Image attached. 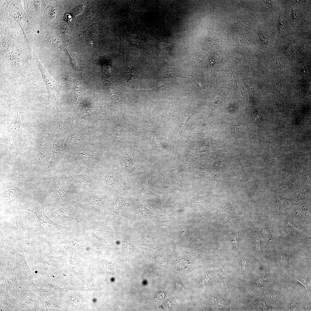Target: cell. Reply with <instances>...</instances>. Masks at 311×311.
<instances>
[{
    "instance_id": "obj_15",
    "label": "cell",
    "mask_w": 311,
    "mask_h": 311,
    "mask_svg": "<svg viewBox=\"0 0 311 311\" xmlns=\"http://www.w3.org/2000/svg\"><path fill=\"white\" fill-rule=\"evenodd\" d=\"M192 165V157L189 156L181 165L175 168L172 173L176 178H184L189 174V170L193 168Z\"/></svg>"
},
{
    "instance_id": "obj_9",
    "label": "cell",
    "mask_w": 311,
    "mask_h": 311,
    "mask_svg": "<svg viewBox=\"0 0 311 311\" xmlns=\"http://www.w3.org/2000/svg\"><path fill=\"white\" fill-rule=\"evenodd\" d=\"M23 54V49L16 46L9 50L4 56L14 70L29 80L22 74L21 69L20 62Z\"/></svg>"
},
{
    "instance_id": "obj_8",
    "label": "cell",
    "mask_w": 311,
    "mask_h": 311,
    "mask_svg": "<svg viewBox=\"0 0 311 311\" xmlns=\"http://www.w3.org/2000/svg\"><path fill=\"white\" fill-rule=\"evenodd\" d=\"M65 141V147L66 149L75 145L80 144L85 140L84 134L81 123H79L69 132Z\"/></svg>"
},
{
    "instance_id": "obj_37",
    "label": "cell",
    "mask_w": 311,
    "mask_h": 311,
    "mask_svg": "<svg viewBox=\"0 0 311 311\" xmlns=\"http://www.w3.org/2000/svg\"><path fill=\"white\" fill-rule=\"evenodd\" d=\"M274 82L275 83V88L276 89H277V90L282 92H283V91H284L282 86L280 85V84L278 83H276L275 82Z\"/></svg>"
},
{
    "instance_id": "obj_11",
    "label": "cell",
    "mask_w": 311,
    "mask_h": 311,
    "mask_svg": "<svg viewBox=\"0 0 311 311\" xmlns=\"http://www.w3.org/2000/svg\"><path fill=\"white\" fill-rule=\"evenodd\" d=\"M192 171L194 175L204 177L215 183H226L231 180L216 175L208 168L198 165L194 167Z\"/></svg>"
},
{
    "instance_id": "obj_22",
    "label": "cell",
    "mask_w": 311,
    "mask_h": 311,
    "mask_svg": "<svg viewBox=\"0 0 311 311\" xmlns=\"http://www.w3.org/2000/svg\"><path fill=\"white\" fill-rule=\"evenodd\" d=\"M191 149V153L199 155L202 153L207 151L208 148L206 144L201 143L198 141H193L189 145Z\"/></svg>"
},
{
    "instance_id": "obj_43",
    "label": "cell",
    "mask_w": 311,
    "mask_h": 311,
    "mask_svg": "<svg viewBox=\"0 0 311 311\" xmlns=\"http://www.w3.org/2000/svg\"><path fill=\"white\" fill-rule=\"evenodd\" d=\"M164 296V293H159L156 297V298L158 300H162V299H163Z\"/></svg>"
},
{
    "instance_id": "obj_10",
    "label": "cell",
    "mask_w": 311,
    "mask_h": 311,
    "mask_svg": "<svg viewBox=\"0 0 311 311\" xmlns=\"http://www.w3.org/2000/svg\"><path fill=\"white\" fill-rule=\"evenodd\" d=\"M46 202L54 203L61 200L66 194L65 189L58 184L55 181H51L48 185Z\"/></svg>"
},
{
    "instance_id": "obj_42",
    "label": "cell",
    "mask_w": 311,
    "mask_h": 311,
    "mask_svg": "<svg viewBox=\"0 0 311 311\" xmlns=\"http://www.w3.org/2000/svg\"><path fill=\"white\" fill-rule=\"evenodd\" d=\"M65 19L68 22H70L72 20V17L69 14H67L65 15Z\"/></svg>"
},
{
    "instance_id": "obj_17",
    "label": "cell",
    "mask_w": 311,
    "mask_h": 311,
    "mask_svg": "<svg viewBox=\"0 0 311 311\" xmlns=\"http://www.w3.org/2000/svg\"><path fill=\"white\" fill-rule=\"evenodd\" d=\"M142 137H145L154 143L160 149L163 153L171 156L167 152L163 145L161 139L159 135L153 130L151 129L145 133L141 135Z\"/></svg>"
},
{
    "instance_id": "obj_3",
    "label": "cell",
    "mask_w": 311,
    "mask_h": 311,
    "mask_svg": "<svg viewBox=\"0 0 311 311\" xmlns=\"http://www.w3.org/2000/svg\"><path fill=\"white\" fill-rule=\"evenodd\" d=\"M32 226L22 218H15L1 222L0 230L4 235L18 234L28 231Z\"/></svg>"
},
{
    "instance_id": "obj_32",
    "label": "cell",
    "mask_w": 311,
    "mask_h": 311,
    "mask_svg": "<svg viewBox=\"0 0 311 311\" xmlns=\"http://www.w3.org/2000/svg\"><path fill=\"white\" fill-rule=\"evenodd\" d=\"M252 118L254 122L256 123H259L261 122V118L259 114L257 112L253 114Z\"/></svg>"
},
{
    "instance_id": "obj_21",
    "label": "cell",
    "mask_w": 311,
    "mask_h": 311,
    "mask_svg": "<svg viewBox=\"0 0 311 311\" xmlns=\"http://www.w3.org/2000/svg\"><path fill=\"white\" fill-rule=\"evenodd\" d=\"M56 214L58 218L60 219L63 218H68L76 220L77 221L78 218L75 214L70 210L69 208L62 207L56 210L51 211Z\"/></svg>"
},
{
    "instance_id": "obj_12",
    "label": "cell",
    "mask_w": 311,
    "mask_h": 311,
    "mask_svg": "<svg viewBox=\"0 0 311 311\" xmlns=\"http://www.w3.org/2000/svg\"><path fill=\"white\" fill-rule=\"evenodd\" d=\"M112 128L115 141L124 143L125 140V132L123 130L117 115H110L105 114Z\"/></svg>"
},
{
    "instance_id": "obj_39",
    "label": "cell",
    "mask_w": 311,
    "mask_h": 311,
    "mask_svg": "<svg viewBox=\"0 0 311 311\" xmlns=\"http://www.w3.org/2000/svg\"><path fill=\"white\" fill-rule=\"evenodd\" d=\"M245 291L246 293L249 295L252 294L253 292L252 288L250 287H246L245 288Z\"/></svg>"
},
{
    "instance_id": "obj_14",
    "label": "cell",
    "mask_w": 311,
    "mask_h": 311,
    "mask_svg": "<svg viewBox=\"0 0 311 311\" xmlns=\"http://www.w3.org/2000/svg\"><path fill=\"white\" fill-rule=\"evenodd\" d=\"M99 113H101L99 111V104L96 101L88 104H84L77 116L75 122H78L87 116Z\"/></svg>"
},
{
    "instance_id": "obj_35",
    "label": "cell",
    "mask_w": 311,
    "mask_h": 311,
    "mask_svg": "<svg viewBox=\"0 0 311 311\" xmlns=\"http://www.w3.org/2000/svg\"><path fill=\"white\" fill-rule=\"evenodd\" d=\"M125 163L126 168H130L132 166L133 162L131 159L129 158L128 155L126 156L125 158Z\"/></svg>"
},
{
    "instance_id": "obj_2",
    "label": "cell",
    "mask_w": 311,
    "mask_h": 311,
    "mask_svg": "<svg viewBox=\"0 0 311 311\" xmlns=\"http://www.w3.org/2000/svg\"><path fill=\"white\" fill-rule=\"evenodd\" d=\"M20 208L34 214L39 221V225L43 223L52 225L58 229L63 237H65L69 228L58 224L51 220L45 214L43 206L39 202L35 201H28L20 205Z\"/></svg>"
},
{
    "instance_id": "obj_16",
    "label": "cell",
    "mask_w": 311,
    "mask_h": 311,
    "mask_svg": "<svg viewBox=\"0 0 311 311\" xmlns=\"http://www.w3.org/2000/svg\"><path fill=\"white\" fill-rule=\"evenodd\" d=\"M161 178V182L168 189V191H182L179 179L172 178L171 175L165 172L162 175Z\"/></svg>"
},
{
    "instance_id": "obj_29",
    "label": "cell",
    "mask_w": 311,
    "mask_h": 311,
    "mask_svg": "<svg viewBox=\"0 0 311 311\" xmlns=\"http://www.w3.org/2000/svg\"><path fill=\"white\" fill-rule=\"evenodd\" d=\"M278 29L281 35H284L286 33V26L285 20L282 17L279 20Z\"/></svg>"
},
{
    "instance_id": "obj_18",
    "label": "cell",
    "mask_w": 311,
    "mask_h": 311,
    "mask_svg": "<svg viewBox=\"0 0 311 311\" xmlns=\"http://www.w3.org/2000/svg\"><path fill=\"white\" fill-rule=\"evenodd\" d=\"M18 113L16 121L14 122H11L10 124L7 126L6 130L9 132L18 134H28L32 132L29 130L23 124L20 123L18 121Z\"/></svg>"
},
{
    "instance_id": "obj_26",
    "label": "cell",
    "mask_w": 311,
    "mask_h": 311,
    "mask_svg": "<svg viewBox=\"0 0 311 311\" xmlns=\"http://www.w3.org/2000/svg\"><path fill=\"white\" fill-rule=\"evenodd\" d=\"M13 1H1L0 2V18L6 17V15L8 13V8L10 5Z\"/></svg>"
},
{
    "instance_id": "obj_34",
    "label": "cell",
    "mask_w": 311,
    "mask_h": 311,
    "mask_svg": "<svg viewBox=\"0 0 311 311\" xmlns=\"http://www.w3.org/2000/svg\"><path fill=\"white\" fill-rule=\"evenodd\" d=\"M268 300L271 303H273L276 301L278 298V296L276 294H272L268 297Z\"/></svg>"
},
{
    "instance_id": "obj_41",
    "label": "cell",
    "mask_w": 311,
    "mask_h": 311,
    "mask_svg": "<svg viewBox=\"0 0 311 311\" xmlns=\"http://www.w3.org/2000/svg\"><path fill=\"white\" fill-rule=\"evenodd\" d=\"M300 283L303 285L306 288V289H308V282L305 280H301L299 281L297 280Z\"/></svg>"
},
{
    "instance_id": "obj_36",
    "label": "cell",
    "mask_w": 311,
    "mask_h": 311,
    "mask_svg": "<svg viewBox=\"0 0 311 311\" xmlns=\"http://www.w3.org/2000/svg\"><path fill=\"white\" fill-rule=\"evenodd\" d=\"M259 37H260V39L261 40V41H263L265 43H266V44L267 45H268V41H269V39H268V37H267L266 36H265V35L261 34H260V35L259 36Z\"/></svg>"
},
{
    "instance_id": "obj_27",
    "label": "cell",
    "mask_w": 311,
    "mask_h": 311,
    "mask_svg": "<svg viewBox=\"0 0 311 311\" xmlns=\"http://www.w3.org/2000/svg\"><path fill=\"white\" fill-rule=\"evenodd\" d=\"M249 138L251 146L254 148H257L259 147L260 141L257 136L253 134L249 135Z\"/></svg>"
},
{
    "instance_id": "obj_30",
    "label": "cell",
    "mask_w": 311,
    "mask_h": 311,
    "mask_svg": "<svg viewBox=\"0 0 311 311\" xmlns=\"http://www.w3.org/2000/svg\"><path fill=\"white\" fill-rule=\"evenodd\" d=\"M148 182V180L147 178L143 182L142 181L141 184L142 188H143L145 192H146L147 193L149 194H152L153 193L149 186Z\"/></svg>"
},
{
    "instance_id": "obj_1",
    "label": "cell",
    "mask_w": 311,
    "mask_h": 311,
    "mask_svg": "<svg viewBox=\"0 0 311 311\" xmlns=\"http://www.w3.org/2000/svg\"><path fill=\"white\" fill-rule=\"evenodd\" d=\"M9 14L19 24L27 41L30 55L33 51L36 30L33 19L23 9L20 1H13L8 8Z\"/></svg>"
},
{
    "instance_id": "obj_5",
    "label": "cell",
    "mask_w": 311,
    "mask_h": 311,
    "mask_svg": "<svg viewBox=\"0 0 311 311\" xmlns=\"http://www.w3.org/2000/svg\"><path fill=\"white\" fill-rule=\"evenodd\" d=\"M33 51L36 59V62L46 86L48 99L49 100L56 101V100L55 93L59 89V85L58 82L50 76L45 69L43 65L40 62L35 51L33 50Z\"/></svg>"
},
{
    "instance_id": "obj_13",
    "label": "cell",
    "mask_w": 311,
    "mask_h": 311,
    "mask_svg": "<svg viewBox=\"0 0 311 311\" xmlns=\"http://www.w3.org/2000/svg\"><path fill=\"white\" fill-rule=\"evenodd\" d=\"M106 90L109 98L117 106L120 102L119 98L121 93L130 91V90L122 86L117 81L108 84Z\"/></svg>"
},
{
    "instance_id": "obj_4",
    "label": "cell",
    "mask_w": 311,
    "mask_h": 311,
    "mask_svg": "<svg viewBox=\"0 0 311 311\" xmlns=\"http://www.w3.org/2000/svg\"><path fill=\"white\" fill-rule=\"evenodd\" d=\"M68 133V127L64 123L60 124L55 138L53 142L52 156L48 166L51 167L56 162L58 158L61 153L64 143Z\"/></svg>"
},
{
    "instance_id": "obj_31",
    "label": "cell",
    "mask_w": 311,
    "mask_h": 311,
    "mask_svg": "<svg viewBox=\"0 0 311 311\" xmlns=\"http://www.w3.org/2000/svg\"><path fill=\"white\" fill-rule=\"evenodd\" d=\"M231 130L235 133H238L241 131V126L240 124L236 122H232L231 125Z\"/></svg>"
},
{
    "instance_id": "obj_24",
    "label": "cell",
    "mask_w": 311,
    "mask_h": 311,
    "mask_svg": "<svg viewBox=\"0 0 311 311\" xmlns=\"http://www.w3.org/2000/svg\"><path fill=\"white\" fill-rule=\"evenodd\" d=\"M105 180L107 183L109 185L118 184L123 189H124L126 187L125 184L120 180L113 175L107 174L105 176Z\"/></svg>"
},
{
    "instance_id": "obj_7",
    "label": "cell",
    "mask_w": 311,
    "mask_h": 311,
    "mask_svg": "<svg viewBox=\"0 0 311 311\" xmlns=\"http://www.w3.org/2000/svg\"><path fill=\"white\" fill-rule=\"evenodd\" d=\"M24 11L33 19L39 21L42 19L46 5V1H24Z\"/></svg>"
},
{
    "instance_id": "obj_38",
    "label": "cell",
    "mask_w": 311,
    "mask_h": 311,
    "mask_svg": "<svg viewBox=\"0 0 311 311\" xmlns=\"http://www.w3.org/2000/svg\"><path fill=\"white\" fill-rule=\"evenodd\" d=\"M301 15V12L299 11H296L295 10L293 12V16L295 18H298Z\"/></svg>"
},
{
    "instance_id": "obj_33",
    "label": "cell",
    "mask_w": 311,
    "mask_h": 311,
    "mask_svg": "<svg viewBox=\"0 0 311 311\" xmlns=\"http://www.w3.org/2000/svg\"><path fill=\"white\" fill-rule=\"evenodd\" d=\"M258 305L259 308L261 310L266 311L268 310L264 301H259L258 302Z\"/></svg>"
},
{
    "instance_id": "obj_6",
    "label": "cell",
    "mask_w": 311,
    "mask_h": 311,
    "mask_svg": "<svg viewBox=\"0 0 311 311\" xmlns=\"http://www.w3.org/2000/svg\"><path fill=\"white\" fill-rule=\"evenodd\" d=\"M6 18L0 20V54H5L12 48L16 46L14 45L13 35L7 25Z\"/></svg>"
},
{
    "instance_id": "obj_20",
    "label": "cell",
    "mask_w": 311,
    "mask_h": 311,
    "mask_svg": "<svg viewBox=\"0 0 311 311\" xmlns=\"http://www.w3.org/2000/svg\"><path fill=\"white\" fill-rule=\"evenodd\" d=\"M238 162L250 185L253 188L256 190L261 189L262 185H263L257 182L254 180L250 170L248 168H245L239 159Z\"/></svg>"
},
{
    "instance_id": "obj_28",
    "label": "cell",
    "mask_w": 311,
    "mask_h": 311,
    "mask_svg": "<svg viewBox=\"0 0 311 311\" xmlns=\"http://www.w3.org/2000/svg\"><path fill=\"white\" fill-rule=\"evenodd\" d=\"M17 193L16 189L13 186H11L9 189L3 192L1 196L3 198L7 199L12 197Z\"/></svg>"
},
{
    "instance_id": "obj_25",
    "label": "cell",
    "mask_w": 311,
    "mask_h": 311,
    "mask_svg": "<svg viewBox=\"0 0 311 311\" xmlns=\"http://www.w3.org/2000/svg\"><path fill=\"white\" fill-rule=\"evenodd\" d=\"M72 156L75 159L80 160L91 158L93 155L92 152L90 151H80L75 152Z\"/></svg>"
},
{
    "instance_id": "obj_23",
    "label": "cell",
    "mask_w": 311,
    "mask_h": 311,
    "mask_svg": "<svg viewBox=\"0 0 311 311\" xmlns=\"http://www.w3.org/2000/svg\"><path fill=\"white\" fill-rule=\"evenodd\" d=\"M213 195V192H211L204 196L195 197L189 200L188 204L193 207H196L200 203L205 204L210 200Z\"/></svg>"
},
{
    "instance_id": "obj_19",
    "label": "cell",
    "mask_w": 311,
    "mask_h": 311,
    "mask_svg": "<svg viewBox=\"0 0 311 311\" xmlns=\"http://www.w3.org/2000/svg\"><path fill=\"white\" fill-rule=\"evenodd\" d=\"M203 163H211L220 165L232 167L229 165L225 158L216 153H212L207 155L202 160Z\"/></svg>"
},
{
    "instance_id": "obj_40",
    "label": "cell",
    "mask_w": 311,
    "mask_h": 311,
    "mask_svg": "<svg viewBox=\"0 0 311 311\" xmlns=\"http://www.w3.org/2000/svg\"><path fill=\"white\" fill-rule=\"evenodd\" d=\"M266 280V277H262L259 279L257 281V282L259 285H262L263 284L264 281Z\"/></svg>"
}]
</instances>
